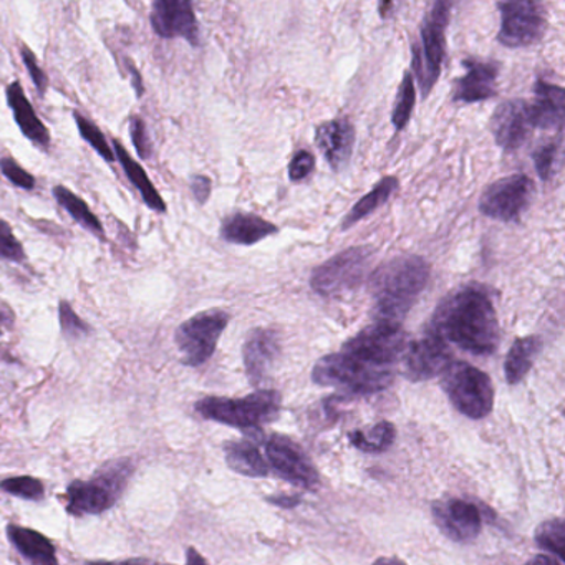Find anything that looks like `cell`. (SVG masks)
I'll return each mask as SVG.
<instances>
[{"label":"cell","mask_w":565,"mask_h":565,"mask_svg":"<svg viewBox=\"0 0 565 565\" xmlns=\"http://www.w3.org/2000/svg\"><path fill=\"white\" fill-rule=\"evenodd\" d=\"M428 333L472 355H491L499 345V322L491 297L478 286L458 290L439 303Z\"/></svg>","instance_id":"1"},{"label":"cell","mask_w":565,"mask_h":565,"mask_svg":"<svg viewBox=\"0 0 565 565\" xmlns=\"http://www.w3.org/2000/svg\"><path fill=\"white\" fill-rule=\"evenodd\" d=\"M428 263L418 256H398L370 276L376 320L402 323L429 280Z\"/></svg>","instance_id":"2"},{"label":"cell","mask_w":565,"mask_h":565,"mask_svg":"<svg viewBox=\"0 0 565 565\" xmlns=\"http://www.w3.org/2000/svg\"><path fill=\"white\" fill-rule=\"evenodd\" d=\"M312 380L317 385L332 386L349 395H370L392 385L393 370L340 352L320 359L313 366Z\"/></svg>","instance_id":"3"},{"label":"cell","mask_w":565,"mask_h":565,"mask_svg":"<svg viewBox=\"0 0 565 565\" xmlns=\"http://www.w3.org/2000/svg\"><path fill=\"white\" fill-rule=\"evenodd\" d=\"M196 412L223 425L247 429L249 433L259 431L260 426L279 416L280 395L273 390H260L244 398L207 396L196 403Z\"/></svg>","instance_id":"4"},{"label":"cell","mask_w":565,"mask_h":565,"mask_svg":"<svg viewBox=\"0 0 565 565\" xmlns=\"http://www.w3.org/2000/svg\"><path fill=\"white\" fill-rule=\"evenodd\" d=\"M134 475V462L128 459L108 462L97 478L74 481L67 488V511L72 515H94L108 511L124 492Z\"/></svg>","instance_id":"5"},{"label":"cell","mask_w":565,"mask_h":565,"mask_svg":"<svg viewBox=\"0 0 565 565\" xmlns=\"http://www.w3.org/2000/svg\"><path fill=\"white\" fill-rule=\"evenodd\" d=\"M441 386L449 402L462 415L482 419L494 406V386L491 379L466 362H452L443 372Z\"/></svg>","instance_id":"6"},{"label":"cell","mask_w":565,"mask_h":565,"mask_svg":"<svg viewBox=\"0 0 565 565\" xmlns=\"http://www.w3.org/2000/svg\"><path fill=\"white\" fill-rule=\"evenodd\" d=\"M372 264L373 250L370 247H350L317 267L310 277V286L326 297L350 292L365 282Z\"/></svg>","instance_id":"7"},{"label":"cell","mask_w":565,"mask_h":565,"mask_svg":"<svg viewBox=\"0 0 565 565\" xmlns=\"http://www.w3.org/2000/svg\"><path fill=\"white\" fill-rule=\"evenodd\" d=\"M449 14H451V4L439 0L431 6L423 22L422 51L415 47V54H413V65L422 85L423 97H428L441 72Z\"/></svg>","instance_id":"8"},{"label":"cell","mask_w":565,"mask_h":565,"mask_svg":"<svg viewBox=\"0 0 565 565\" xmlns=\"http://www.w3.org/2000/svg\"><path fill=\"white\" fill-rule=\"evenodd\" d=\"M230 323V313L220 309L204 310L178 327L174 342L184 365L200 366L213 356L224 329Z\"/></svg>","instance_id":"9"},{"label":"cell","mask_w":565,"mask_h":565,"mask_svg":"<svg viewBox=\"0 0 565 565\" xmlns=\"http://www.w3.org/2000/svg\"><path fill=\"white\" fill-rule=\"evenodd\" d=\"M406 350V333L402 323L376 320L343 345L342 352L359 356L375 365L392 366Z\"/></svg>","instance_id":"10"},{"label":"cell","mask_w":565,"mask_h":565,"mask_svg":"<svg viewBox=\"0 0 565 565\" xmlns=\"http://www.w3.org/2000/svg\"><path fill=\"white\" fill-rule=\"evenodd\" d=\"M501 11V31L498 41L509 49L529 47L541 41L547 28L545 11L539 2L512 0L498 6Z\"/></svg>","instance_id":"11"},{"label":"cell","mask_w":565,"mask_h":565,"mask_svg":"<svg viewBox=\"0 0 565 565\" xmlns=\"http://www.w3.org/2000/svg\"><path fill=\"white\" fill-rule=\"evenodd\" d=\"M532 194L534 184L531 178L525 174H512L495 181L482 193L479 211L491 220L511 223L527 210Z\"/></svg>","instance_id":"12"},{"label":"cell","mask_w":565,"mask_h":565,"mask_svg":"<svg viewBox=\"0 0 565 565\" xmlns=\"http://www.w3.org/2000/svg\"><path fill=\"white\" fill-rule=\"evenodd\" d=\"M266 455L274 471L286 481L309 491H313L319 486L316 468L302 448L292 439L279 435L270 436L269 441L266 443Z\"/></svg>","instance_id":"13"},{"label":"cell","mask_w":565,"mask_h":565,"mask_svg":"<svg viewBox=\"0 0 565 565\" xmlns=\"http://www.w3.org/2000/svg\"><path fill=\"white\" fill-rule=\"evenodd\" d=\"M451 363L452 355L448 343L428 332L423 339L406 345L403 353V373L412 382H425L433 376L443 375Z\"/></svg>","instance_id":"14"},{"label":"cell","mask_w":565,"mask_h":565,"mask_svg":"<svg viewBox=\"0 0 565 565\" xmlns=\"http://www.w3.org/2000/svg\"><path fill=\"white\" fill-rule=\"evenodd\" d=\"M151 28L163 39L181 38L200 45V29L193 4L188 0H157L151 8Z\"/></svg>","instance_id":"15"},{"label":"cell","mask_w":565,"mask_h":565,"mask_svg":"<svg viewBox=\"0 0 565 565\" xmlns=\"http://www.w3.org/2000/svg\"><path fill=\"white\" fill-rule=\"evenodd\" d=\"M534 130L529 104L524 100H508L495 108L491 118V131L495 145L502 150H519Z\"/></svg>","instance_id":"16"},{"label":"cell","mask_w":565,"mask_h":565,"mask_svg":"<svg viewBox=\"0 0 565 565\" xmlns=\"http://www.w3.org/2000/svg\"><path fill=\"white\" fill-rule=\"evenodd\" d=\"M433 518L443 534L452 541L469 542L478 537L482 521L478 508L462 499H446L433 505Z\"/></svg>","instance_id":"17"},{"label":"cell","mask_w":565,"mask_h":565,"mask_svg":"<svg viewBox=\"0 0 565 565\" xmlns=\"http://www.w3.org/2000/svg\"><path fill=\"white\" fill-rule=\"evenodd\" d=\"M316 143L330 167L340 171L352 157L355 130L347 118H337L317 128Z\"/></svg>","instance_id":"18"},{"label":"cell","mask_w":565,"mask_h":565,"mask_svg":"<svg viewBox=\"0 0 565 565\" xmlns=\"http://www.w3.org/2000/svg\"><path fill=\"white\" fill-rule=\"evenodd\" d=\"M280 353V339L277 332L267 329H256L249 333L244 343V365L247 376L254 385L263 382L264 376L273 369Z\"/></svg>","instance_id":"19"},{"label":"cell","mask_w":565,"mask_h":565,"mask_svg":"<svg viewBox=\"0 0 565 565\" xmlns=\"http://www.w3.org/2000/svg\"><path fill=\"white\" fill-rule=\"evenodd\" d=\"M466 75L456 82L455 102L476 104L495 95L498 65L469 58L465 61Z\"/></svg>","instance_id":"20"},{"label":"cell","mask_w":565,"mask_h":565,"mask_svg":"<svg viewBox=\"0 0 565 565\" xmlns=\"http://www.w3.org/2000/svg\"><path fill=\"white\" fill-rule=\"evenodd\" d=\"M535 98L531 110L532 127L541 130H562L564 125L565 94L557 85L545 84L544 81L535 82Z\"/></svg>","instance_id":"21"},{"label":"cell","mask_w":565,"mask_h":565,"mask_svg":"<svg viewBox=\"0 0 565 565\" xmlns=\"http://www.w3.org/2000/svg\"><path fill=\"white\" fill-rule=\"evenodd\" d=\"M6 94H8V104L11 107L12 115H14L15 124L21 128L24 137L34 141L38 147L49 148V145H51V134H49L47 127L42 124L41 118L35 114L29 98L25 97L22 85L18 81L12 82Z\"/></svg>","instance_id":"22"},{"label":"cell","mask_w":565,"mask_h":565,"mask_svg":"<svg viewBox=\"0 0 565 565\" xmlns=\"http://www.w3.org/2000/svg\"><path fill=\"white\" fill-rule=\"evenodd\" d=\"M277 233V227L256 214L237 213L224 220L221 236L224 241L241 246H253Z\"/></svg>","instance_id":"23"},{"label":"cell","mask_w":565,"mask_h":565,"mask_svg":"<svg viewBox=\"0 0 565 565\" xmlns=\"http://www.w3.org/2000/svg\"><path fill=\"white\" fill-rule=\"evenodd\" d=\"M8 535L9 541L32 565H58L54 544L41 532L18 524H9Z\"/></svg>","instance_id":"24"},{"label":"cell","mask_w":565,"mask_h":565,"mask_svg":"<svg viewBox=\"0 0 565 565\" xmlns=\"http://www.w3.org/2000/svg\"><path fill=\"white\" fill-rule=\"evenodd\" d=\"M224 451H226L227 465L233 471L247 478H266L269 475V465L253 439L227 443Z\"/></svg>","instance_id":"25"},{"label":"cell","mask_w":565,"mask_h":565,"mask_svg":"<svg viewBox=\"0 0 565 565\" xmlns=\"http://www.w3.org/2000/svg\"><path fill=\"white\" fill-rule=\"evenodd\" d=\"M115 157L120 160L121 167H124L125 173H127L128 180L134 183V186L140 191L141 198H143L145 204L157 213H164L167 211V204H164L163 198L158 193L154 184L151 183L148 178L147 171L143 170L138 161L131 158V154L125 150L124 145L118 140H114Z\"/></svg>","instance_id":"26"},{"label":"cell","mask_w":565,"mask_h":565,"mask_svg":"<svg viewBox=\"0 0 565 565\" xmlns=\"http://www.w3.org/2000/svg\"><path fill=\"white\" fill-rule=\"evenodd\" d=\"M541 349L542 340L535 335L524 337V339H518L512 343L504 363L505 380L509 385H518L525 379L541 353Z\"/></svg>","instance_id":"27"},{"label":"cell","mask_w":565,"mask_h":565,"mask_svg":"<svg viewBox=\"0 0 565 565\" xmlns=\"http://www.w3.org/2000/svg\"><path fill=\"white\" fill-rule=\"evenodd\" d=\"M396 190H398V180H396L395 177L383 178V180L380 181V183H376L375 188H373L366 196H363L362 200H360L359 203L350 210V213L347 214L345 220H343V230H349L353 224L362 221L363 217L370 216L373 211L383 206V204H385L386 201L395 194Z\"/></svg>","instance_id":"28"},{"label":"cell","mask_w":565,"mask_h":565,"mask_svg":"<svg viewBox=\"0 0 565 565\" xmlns=\"http://www.w3.org/2000/svg\"><path fill=\"white\" fill-rule=\"evenodd\" d=\"M54 196L55 200L58 201V204H61L81 226H84L85 230L90 231V233L104 236V226H102L100 220L92 213L88 204L85 203L81 196H77L74 191L67 190L65 186H55Z\"/></svg>","instance_id":"29"},{"label":"cell","mask_w":565,"mask_h":565,"mask_svg":"<svg viewBox=\"0 0 565 565\" xmlns=\"http://www.w3.org/2000/svg\"><path fill=\"white\" fill-rule=\"evenodd\" d=\"M395 426L390 422H380L373 425L369 431L350 433L349 439L355 448L365 452H383L395 441Z\"/></svg>","instance_id":"30"},{"label":"cell","mask_w":565,"mask_h":565,"mask_svg":"<svg viewBox=\"0 0 565 565\" xmlns=\"http://www.w3.org/2000/svg\"><path fill=\"white\" fill-rule=\"evenodd\" d=\"M535 544L551 554L557 555L558 561L565 558V524L562 519H552L539 525L535 531Z\"/></svg>","instance_id":"31"},{"label":"cell","mask_w":565,"mask_h":565,"mask_svg":"<svg viewBox=\"0 0 565 565\" xmlns=\"http://www.w3.org/2000/svg\"><path fill=\"white\" fill-rule=\"evenodd\" d=\"M416 90L415 82H413L412 74H406L403 77L402 85L396 95L395 108H393L392 121L396 130H403L408 125L409 117H412L413 107H415Z\"/></svg>","instance_id":"32"},{"label":"cell","mask_w":565,"mask_h":565,"mask_svg":"<svg viewBox=\"0 0 565 565\" xmlns=\"http://www.w3.org/2000/svg\"><path fill=\"white\" fill-rule=\"evenodd\" d=\"M75 124H77L78 131H81V137L104 158L107 163H115L117 157H115L114 150L111 147H108L107 138L102 134L100 128L97 125L92 124L87 117L78 114V111H74Z\"/></svg>","instance_id":"33"},{"label":"cell","mask_w":565,"mask_h":565,"mask_svg":"<svg viewBox=\"0 0 565 565\" xmlns=\"http://www.w3.org/2000/svg\"><path fill=\"white\" fill-rule=\"evenodd\" d=\"M0 489L9 492V494L18 495V498L29 499V501H39L44 498V482L32 476H15L0 481Z\"/></svg>","instance_id":"34"},{"label":"cell","mask_w":565,"mask_h":565,"mask_svg":"<svg viewBox=\"0 0 565 565\" xmlns=\"http://www.w3.org/2000/svg\"><path fill=\"white\" fill-rule=\"evenodd\" d=\"M558 151H561V141H548L541 145L532 153L535 171L542 181H548L554 177L555 167H557Z\"/></svg>","instance_id":"35"},{"label":"cell","mask_w":565,"mask_h":565,"mask_svg":"<svg viewBox=\"0 0 565 565\" xmlns=\"http://www.w3.org/2000/svg\"><path fill=\"white\" fill-rule=\"evenodd\" d=\"M0 259L12 260V263H21L25 259L24 247L4 220H0Z\"/></svg>","instance_id":"36"},{"label":"cell","mask_w":565,"mask_h":565,"mask_svg":"<svg viewBox=\"0 0 565 565\" xmlns=\"http://www.w3.org/2000/svg\"><path fill=\"white\" fill-rule=\"evenodd\" d=\"M58 317H61L62 330L71 339H81L82 335L90 333V327L77 316L74 307L65 300H62L61 306H58Z\"/></svg>","instance_id":"37"},{"label":"cell","mask_w":565,"mask_h":565,"mask_svg":"<svg viewBox=\"0 0 565 565\" xmlns=\"http://www.w3.org/2000/svg\"><path fill=\"white\" fill-rule=\"evenodd\" d=\"M0 171L11 181L14 186L22 188V190H34L35 178L29 173L28 170L21 167L14 158H4L0 160Z\"/></svg>","instance_id":"38"},{"label":"cell","mask_w":565,"mask_h":565,"mask_svg":"<svg viewBox=\"0 0 565 565\" xmlns=\"http://www.w3.org/2000/svg\"><path fill=\"white\" fill-rule=\"evenodd\" d=\"M130 134L131 141H134L135 148H137L138 157L141 160H148L151 157V141L150 137H148L147 127H145L143 120L138 115L131 117Z\"/></svg>","instance_id":"39"},{"label":"cell","mask_w":565,"mask_h":565,"mask_svg":"<svg viewBox=\"0 0 565 565\" xmlns=\"http://www.w3.org/2000/svg\"><path fill=\"white\" fill-rule=\"evenodd\" d=\"M22 61H24L25 68H28L29 75H31L32 82H34L35 88H38L39 94L44 95L45 90H47L49 78L45 75V72L42 71L41 65H39L38 58H35L34 52L28 47V45H22L21 47Z\"/></svg>","instance_id":"40"},{"label":"cell","mask_w":565,"mask_h":565,"mask_svg":"<svg viewBox=\"0 0 565 565\" xmlns=\"http://www.w3.org/2000/svg\"><path fill=\"white\" fill-rule=\"evenodd\" d=\"M316 160L309 151L300 150L290 161L289 177L292 181H302L312 173Z\"/></svg>","instance_id":"41"},{"label":"cell","mask_w":565,"mask_h":565,"mask_svg":"<svg viewBox=\"0 0 565 565\" xmlns=\"http://www.w3.org/2000/svg\"><path fill=\"white\" fill-rule=\"evenodd\" d=\"M191 191H193L194 198L198 203L204 204L211 196V180L203 174H198L191 180Z\"/></svg>","instance_id":"42"},{"label":"cell","mask_w":565,"mask_h":565,"mask_svg":"<svg viewBox=\"0 0 565 565\" xmlns=\"http://www.w3.org/2000/svg\"><path fill=\"white\" fill-rule=\"evenodd\" d=\"M269 502L279 505V508L290 509L296 508L300 499L297 495H273V498H269Z\"/></svg>","instance_id":"43"},{"label":"cell","mask_w":565,"mask_h":565,"mask_svg":"<svg viewBox=\"0 0 565 565\" xmlns=\"http://www.w3.org/2000/svg\"><path fill=\"white\" fill-rule=\"evenodd\" d=\"M186 565H207V562L196 548L190 547L186 552Z\"/></svg>","instance_id":"44"},{"label":"cell","mask_w":565,"mask_h":565,"mask_svg":"<svg viewBox=\"0 0 565 565\" xmlns=\"http://www.w3.org/2000/svg\"><path fill=\"white\" fill-rule=\"evenodd\" d=\"M529 565H562V562L555 561L551 555H537V557L532 558Z\"/></svg>","instance_id":"45"},{"label":"cell","mask_w":565,"mask_h":565,"mask_svg":"<svg viewBox=\"0 0 565 565\" xmlns=\"http://www.w3.org/2000/svg\"><path fill=\"white\" fill-rule=\"evenodd\" d=\"M373 565H406L405 562L399 561L396 557H382L375 562Z\"/></svg>","instance_id":"46"},{"label":"cell","mask_w":565,"mask_h":565,"mask_svg":"<svg viewBox=\"0 0 565 565\" xmlns=\"http://www.w3.org/2000/svg\"><path fill=\"white\" fill-rule=\"evenodd\" d=\"M124 565H167L160 562L147 561V558H134V561L124 562Z\"/></svg>","instance_id":"47"},{"label":"cell","mask_w":565,"mask_h":565,"mask_svg":"<svg viewBox=\"0 0 565 565\" xmlns=\"http://www.w3.org/2000/svg\"><path fill=\"white\" fill-rule=\"evenodd\" d=\"M0 322L8 323V326H11L12 323V313H6L4 310H0ZM2 327H0V335H2Z\"/></svg>","instance_id":"48"},{"label":"cell","mask_w":565,"mask_h":565,"mask_svg":"<svg viewBox=\"0 0 565 565\" xmlns=\"http://www.w3.org/2000/svg\"><path fill=\"white\" fill-rule=\"evenodd\" d=\"M85 565H124V564H114V562H105V561H90V562H85Z\"/></svg>","instance_id":"49"}]
</instances>
